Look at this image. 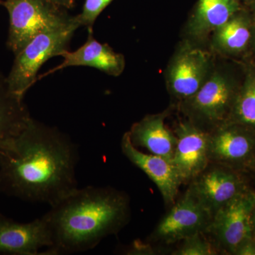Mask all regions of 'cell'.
Instances as JSON below:
<instances>
[{
	"label": "cell",
	"mask_w": 255,
	"mask_h": 255,
	"mask_svg": "<svg viewBox=\"0 0 255 255\" xmlns=\"http://www.w3.org/2000/svg\"><path fill=\"white\" fill-rule=\"evenodd\" d=\"M237 92L227 77L215 73L195 95L183 102L184 111L193 124L209 126L211 131L227 120Z\"/></svg>",
	"instance_id": "cell-6"
},
{
	"label": "cell",
	"mask_w": 255,
	"mask_h": 255,
	"mask_svg": "<svg viewBox=\"0 0 255 255\" xmlns=\"http://www.w3.org/2000/svg\"><path fill=\"white\" fill-rule=\"evenodd\" d=\"M174 132L177 144L171 162L182 184H189L211 163L209 132L190 121L180 122Z\"/></svg>",
	"instance_id": "cell-10"
},
{
	"label": "cell",
	"mask_w": 255,
	"mask_h": 255,
	"mask_svg": "<svg viewBox=\"0 0 255 255\" xmlns=\"http://www.w3.org/2000/svg\"><path fill=\"white\" fill-rule=\"evenodd\" d=\"M211 163L240 172L252 170L255 160V130L237 124L223 123L209 132Z\"/></svg>",
	"instance_id": "cell-7"
},
{
	"label": "cell",
	"mask_w": 255,
	"mask_h": 255,
	"mask_svg": "<svg viewBox=\"0 0 255 255\" xmlns=\"http://www.w3.org/2000/svg\"><path fill=\"white\" fill-rule=\"evenodd\" d=\"M80 26L76 18L68 27L41 33L33 38L15 55L12 67L6 76L10 90L24 97L37 81L38 72L42 65L47 60L60 56L63 51L68 50L74 33Z\"/></svg>",
	"instance_id": "cell-4"
},
{
	"label": "cell",
	"mask_w": 255,
	"mask_h": 255,
	"mask_svg": "<svg viewBox=\"0 0 255 255\" xmlns=\"http://www.w3.org/2000/svg\"><path fill=\"white\" fill-rule=\"evenodd\" d=\"M214 33L215 46L228 53L244 50L253 36L252 26L247 18L236 14Z\"/></svg>",
	"instance_id": "cell-18"
},
{
	"label": "cell",
	"mask_w": 255,
	"mask_h": 255,
	"mask_svg": "<svg viewBox=\"0 0 255 255\" xmlns=\"http://www.w3.org/2000/svg\"><path fill=\"white\" fill-rule=\"evenodd\" d=\"M212 219L213 215L187 190L159 221L149 241L173 244L197 233H204Z\"/></svg>",
	"instance_id": "cell-8"
},
{
	"label": "cell",
	"mask_w": 255,
	"mask_h": 255,
	"mask_svg": "<svg viewBox=\"0 0 255 255\" xmlns=\"http://www.w3.org/2000/svg\"><path fill=\"white\" fill-rule=\"evenodd\" d=\"M31 118L23 97L10 90L6 76L0 73V145L18 135Z\"/></svg>",
	"instance_id": "cell-16"
},
{
	"label": "cell",
	"mask_w": 255,
	"mask_h": 255,
	"mask_svg": "<svg viewBox=\"0 0 255 255\" xmlns=\"http://www.w3.org/2000/svg\"><path fill=\"white\" fill-rule=\"evenodd\" d=\"M48 1L65 9H72L75 6L76 2V0H48Z\"/></svg>",
	"instance_id": "cell-23"
},
{
	"label": "cell",
	"mask_w": 255,
	"mask_h": 255,
	"mask_svg": "<svg viewBox=\"0 0 255 255\" xmlns=\"http://www.w3.org/2000/svg\"><path fill=\"white\" fill-rule=\"evenodd\" d=\"M225 123L240 124L255 130V72L247 75Z\"/></svg>",
	"instance_id": "cell-19"
},
{
	"label": "cell",
	"mask_w": 255,
	"mask_h": 255,
	"mask_svg": "<svg viewBox=\"0 0 255 255\" xmlns=\"http://www.w3.org/2000/svg\"><path fill=\"white\" fill-rule=\"evenodd\" d=\"M235 255H255V238L252 237L242 243Z\"/></svg>",
	"instance_id": "cell-22"
},
{
	"label": "cell",
	"mask_w": 255,
	"mask_h": 255,
	"mask_svg": "<svg viewBox=\"0 0 255 255\" xmlns=\"http://www.w3.org/2000/svg\"><path fill=\"white\" fill-rule=\"evenodd\" d=\"M63 61L55 68L43 74L38 80L51 75L58 70L69 67H91L112 76H119L125 68L124 55L116 53L107 43H101L93 36V29H88V37L85 44L70 52L65 50L60 54Z\"/></svg>",
	"instance_id": "cell-13"
},
{
	"label": "cell",
	"mask_w": 255,
	"mask_h": 255,
	"mask_svg": "<svg viewBox=\"0 0 255 255\" xmlns=\"http://www.w3.org/2000/svg\"><path fill=\"white\" fill-rule=\"evenodd\" d=\"M251 227L253 236L255 238V204L251 214Z\"/></svg>",
	"instance_id": "cell-24"
},
{
	"label": "cell",
	"mask_w": 255,
	"mask_h": 255,
	"mask_svg": "<svg viewBox=\"0 0 255 255\" xmlns=\"http://www.w3.org/2000/svg\"><path fill=\"white\" fill-rule=\"evenodd\" d=\"M209 60V55L199 48L182 50L169 70L171 93L182 102L195 95L208 78Z\"/></svg>",
	"instance_id": "cell-12"
},
{
	"label": "cell",
	"mask_w": 255,
	"mask_h": 255,
	"mask_svg": "<svg viewBox=\"0 0 255 255\" xmlns=\"http://www.w3.org/2000/svg\"><path fill=\"white\" fill-rule=\"evenodd\" d=\"M3 0H0V5L2 4Z\"/></svg>",
	"instance_id": "cell-27"
},
{
	"label": "cell",
	"mask_w": 255,
	"mask_h": 255,
	"mask_svg": "<svg viewBox=\"0 0 255 255\" xmlns=\"http://www.w3.org/2000/svg\"><path fill=\"white\" fill-rule=\"evenodd\" d=\"M255 192L248 188L213 216L205 235L219 253L235 255L238 247L253 236L251 214Z\"/></svg>",
	"instance_id": "cell-5"
},
{
	"label": "cell",
	"mask_w": 255,
	"mask_h": 255,
	"mask_svg": "<svg viewBox=\"0 0 255 255\" xmlns=\"http://www.w3.org/2000/svg\"><path fill=\"white\" fill-rule=\"evenodd\" d=\"M9 17L6 46L14 55L33 38L70 26L75 16L48 0H3Z\"/></svg>",
	"instance_id": "cell-3"
},
{
	"label": "cell",
	"mask_w": 255,
	"mask_h": 255,
	"mask_svg": "<svg viewBox=\"0 0 255 255\" xmlns=\"http://www.w3.org/2000/svg\"><path fill=\"white\" fill-rule=\"evenodd\" d=\"M51 245L49 228L43 216L19 223L0 214V255H44L43 250L46 251Z\"/></svg>",
	"instance_id": "cell-11"
},
{
	"label": "cell",
	"mask_w": 255,
	"mask_h": 255,
	"mask_svg": "<svg viewBox=\"0 0 255 255\" xmlns=\"http://www.w3.org/2000/svg\"><path fill=\"white\" fill-rule=\"evenodd\" d=\"M78 147L67 134L31 118L0 145V192L50 206L78 189Z\"/></svg>",
	"instance_id": "cell-1"
},
{
	"label": "cell",
	"mask_w": 255,
	"mask_h": 255,
	"mask_svg": "<svg viewBox=\"0 0 255 255\" xmlns=\"http://www.w3.org/2000/svg\"><path fill=\"white\" fill-rule=\"evenodd\" d=\"M252 170H253V172H254L255 173V160L254 162V164H253V168H252Z\"/></svg>",
	"instance_id": "cell-26"
},
{
	"label": "cell",
	"mask_w": 255,
	"mask_h": 255,
	"mask_svg": "<svg viewBox=\"0 0 255 255\" xmlns=\"http://www.w3.org/2000/svg\"><path fill=\"white\" fill-rule=\"evenodd\" d=\"M182 246L174 252L175 255H214L219 251L204 233H197L183 240Z\"/></svg>",
	"instance_id": "cell-20"
},
{
	"label": "cell",
	"mask_w": 255,
	"mask_h": 255,
	"mask_svg": "<svg viewBox=\"0 0 255 255\" xmlns=\"http://www.w3.org/2000/svg\"><path fill=\"white\" fill-rule=\"evenodd\" d=\"M253 32H254L255 41V21H254V26H253Z\"/></svg>",
	"instance_id": "cell-25"
},
{
	"label": "cell",
	"mask_w": 255,
	"mask_h": 255,
	"mask_svg": "<svg viewBox=\"0 0 255 255\" xmlns=\"http://www.w3.org/2000/svg\"><path fill=\"white\" fill-rule=\"evenodd\" d=\"M166 114L146 116L134 124L128 132L132 145L148 150L152 155L172 160L177 137L164 124Z\"/></svg>",
	"instance_id": "cell-15"
},
{
	"label": "cell",
	"mask_w": 255,
	"mask_h": 255,
	"mask_svg": "<svg viewBox=\"0 0 255 255\" xmlns=\"http://www.w3.org/2000/svg\"><path fill=\"white\" fill-rule=\"evenodd\" d=\"M130 216L128 196L110 187L78 188L43 216L52 245L44 255L83 253L117 234Z\"/></svg>",
	"instance_id": "cell-2"
},
{
	"label": "cell",
	"mask_w": 255,
	"mask_h": 255,
	"mask_svg": "<svg viewBox=\"0 0 255 255\" xmlns=\"http://www.w3.org/2000/svg\"><path fill=\"white\" fill-rule=\"evenodd\" d=\"M114 0H85L82 12L76 15L80 26L93 29L96 20Z\"/></svg>",
	"instance_id": "cell-21"
},
{
	"label": "cell",
	"mask_w": 255,
	"mask_h": 255,
	"mask_svg": "<svg viewBox=\"0 0 255 255\" xmlns=\"http://www.w3.org/2000/svg\"><path fill=\"white\" fill-rule=\"evenodd\" d=\"M238 10L236 0H199L189 31L193 36H206L227 22Z\"/></svg>",
	"instance_id": "cell-17"
},
{
	"label": "cell",
	"mask_w": 255,
	"mask_h": 255,
	"mask_svg": "<svg viewBox=\"0 0 255 255\" xmlns=\"http://www.w3.org/2000/svg\"><path fill=\"white\" fill-rule=\"evenodd\" d=\"M0 193H1V192H0Z\"/></svg>",
	"instance_id": "cell-28"
},
{
	"label": "cell",
	"mask_w": 255,
	"mask_h": 255,
	"mask_svg": "<svg viewBox=\"0 0 255 255\" xmlns=\"http://www.w3.org/2000/svg\"><path fill=\"white\" fill-rule=\"evenodd\" d=\"M121 146L124 155L128 160L155 183L166 204H174L179 188L182 184L172 162L161 156L139 150L132 145L127 132L124 134Z\"/></svg>",
	"instance_id": "cell-14"
},
{
	"label": "cell",
	"mask_w": 255,
	"mask_h": 255,
	"mask_svg": "<svg viewBox=\"0 0 255 255\" xmlns=\"http://www.w3.org/2000/svg\"><path fill=\"white\" fill-rule=\"evenodd\" d=\"M210 164L189 183L187 190L214 216L248 187L237 171L221 164Z\"/></svg>",
	"instance_id": "cell-9"
}]
</instances>
